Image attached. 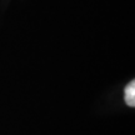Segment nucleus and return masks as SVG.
I'll return each instance as SVG.
<instances>
[{"instance_id":"obj_1","label":"nucleus","mask_w":135,"mask_h":135,"mask_svg":"<svg viewBox=\"0 0 135 135\" xmlns=\"http://www.w3.org/2000/svg\"><path fill=\"white\" fill-rule=\"evenodd\" d=\"M124 97H125V103L126 105L134 108L135 106V81L131 80L125 88L124 91Z\"/></svg>"}]
</instances>
